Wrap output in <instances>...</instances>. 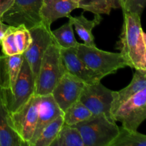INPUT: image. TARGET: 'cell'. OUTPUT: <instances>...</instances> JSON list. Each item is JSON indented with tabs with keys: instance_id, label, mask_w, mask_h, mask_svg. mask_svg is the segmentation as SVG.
I'll use <instances>...</instances> for the list:
<instances>
[{
	"instance_id": "ac0fdd59",
	"label": "cell",
	"mask_w": 146,
	"mask_h": 146,
	"mask_svg": "<svg viewBox=\"0 0 146 146\" xmlns=\"http://www.w3.org/2000/svg\"><path fill=\"white\" fill-rule=\"evenodd\" d=\"M93 19H88L81 14L78 17L69 16L68 19L74 27L78 36L84 41V44L89 46H96L92 34L93 29L101 23L103 19L100 14H94Z\"/></svg>"
},
{
	"instance_id": "3957f363",
	"label": "cell",
	"mask_w": 146,
	"mask_h": 146,
	"mask_svg": "<svg viewBox=\"0 0 146 146\" xmlns=\"http://www.w3.org/2000/svg\"><path fill=\"white\" fill-rule=\"evenodd\" d=\"M73 126L79 131L84 146H111L119 131L115 121L104 114L92 115Z\"/></svg>"
},
{
	"instance_id": "e0dca14e",
	"label": "cell",
	"mask_w": 146,
	"mask_h": 146,
	"mask_svg": "<svg viewBox=\"0 0 146 146\" xmlns=\"http://www.w3.org/2000/svg\"><path fill=\"white\" fill-rule=\"evenodd\" d=\"M0 146H27L13 128L10 113L1 97L0 98Z\"/></svg>"
},
{
	"instance_id": "484cf974",
	"label": "cell",
	"mask_w": 146,
	"mask_h": 146,
	"mask_svg": "<svg viewBox=\"0 0 146 146\" xmlns=\"http://www.w3.org/2000/svg\"><path fill=\"white\" fill-rule=\"evenodd\" d=\"M14 27L10 26L5 35L0 40V46L4 55L13 56L19 54L14 38Z\"/></svg>"
},
{
	"instance_id": "5b68a950",
	"label": "cell",
	"mask_w": 146,
	"mask_h": 146,
	"mask_svg": "<svg viewBox=\"0 0 146 146\" xmlns=\"http://www.w3.org/2000/svg\"><path fill=\"white\" fill-rule=\"evenodd\" d=\"M35 94V77L24 59L19 76L11 90H1V97L9 113L19 109Z\"/></svg>"
},
{
	"instance_id": "7c38bea8",
	"label": "cell",
	"mask_w": 146,
	"mask_h": 146,
	"mask_svg": "<svg viewBox=\"0 0 146 146\" xmlns=\"http://www.w3.org/2000/svg\"><path fill=\"white\" fill-rule=\"evenodd\" d=\"M63 64L66 71L86 84H94L100 82L103 78L91 71L77 55L76 47L60 48Z\"/></svg>"
},
{
	"instance_id": "277c9868",
	"label": "cell",
	"mask_w": 146,
	"mask_h": 146,
	"mask_svg": "<svg viewBox=\"0 0 146 146\" xmlns=\"http://www.w3.org/2000/svg\"><path fill=\"white\" fill-rule=\"evenodd\" d=\"M76 51L77 55L87 67L103 78L128 66L121 53L103 51L96 46H89L84 43H78Z\"/></svg>"
},
{
	"instance_id": "2e32d148",
	"label": "cell",
	"mask_w": 146,
	"mask_h": 146,
	"mask_svg": "<svg viewBox=\"0 0 146 146\" xmlns=\"http://www.w3.org/2000/svg\"><path fill=\"white\" fill-rule=\"evenodd\" d=\"M135 72L130 84L123 89L113 92V99L111 104V113L113 115L123 104L132 98L141 90L146 88V71L135 70ZM114 121V120H113Z\"/></svg>"
},
{
	"instance_id": "52a82bcc",
	"label": "cell",
	"mask_w": 146,
	"mask_h": 146,
	"mask_svg": "<svg viewBox=\"0 0 146 146\" xmlns=\"http://www.w3.org/2000/svg\"><path fill=\"white\" fill-rule=\"evenodd\" d=\"M40 96L34 94L19 109L9 113L13 128L27 146L35 131Z\"/></svg>"
},
{
	"instance_id": "f546056e",
	"label": "cell",
	"mask_w": 146,
	"mask_h": 146,
	"mask_svg": "<svg viewBox=\"0 0 146 146\" xmlns=\"http://www.w3.org/2000/svg\"><path fill=\"white\" fill-rule=\"evenodd\" d=\"M114 1H115V4H116L118 8H122L124 2H125V0H114Z\"/></svg>"
},
{
	"instance_id": "30bf717a",
	"label": "cell",
	"mask_w": 146,
	"mask_h": 146,
	"mask_svg": "<svg viewBox=\"0 0 146 146\" xmlns=\"http://www.w3.org/2000/svg\"><path fill=\"white\" fill-rule=\"evenodd\" d=\"M113 92L114 91L103 85L101 81L90 85L86 84L79 101L92 113L93 115L104 114L113 121L111 113Z\"/></svg>"
},
{
	"instance_id": "603a6c76",
	"label": "cell",
	"mask_w": 146,
	"mask_h": 146,
	"mask_svg": "<svg viewBox=\"0 0 146 146\" xmlns=\"http://www.w3.org/2000/svg\"><path fill=\"white\" fill-rule=\"evenodd\" d=\"M78 9L94 14L109 15L112 9H117L114 0H76Z\"/></svg>"
},
{
	"instance_id": "8992f818",
	"label": "cell",
	"mask_w": 146,
	"mask_h": 146,
	"mask_svg": "<svg viewBox=\"0 0 146 146\" xmlns=\"http://www.w3.org/2000/svg\"><path fill=\"white\" fill-rule=\"evenodd\" d=\"M43 0H14L1 20L12 27L24 25L28 29L43 22L41 9Z\"/></svg>"
},
{
	"instance_id": "4fadbf2b",
	"label": "cell",
	"mask_w": 146,
	"mask_h": 146,
	"mask_svg": "<svg viewBox=\"0 0 146 146\" xmlns=\"http://www.w3.org/2000/svg\"><path fill=\"white\" fill-rule=\"evenodd\" d=\"M64 115V112L58 107L51 94L40 96L38 119L34 135L29 146H33L44 128L58 116Z\"/></svg>"
},
{
	"instance_id": "4316f807",
	"label": "cell",
	"mask_w": 146,
	"mask_h": 146,
	"mask_svg": "<svg viewBox=\"0 0 146 146\" xmlns=\"http://www.w3.org/2000/svg\"><path fill=\"white\" fill-rule=\"evenodd\" d=\"M146 0H125L121 9L123 12L136 14L141 16L145 6Z\"/></svg>"
},
{
	"instance_id": "4dcf8cb0",
	"label": "cell",
	"mask_w": 146,
	"mask_h": 146,
	"mask_svg": "<svg viewBox=\"0 0 146 146\" xmlns=\"http://www.w3.org/2000/svg\"><path fill=\"white\" fill-rule=\"evenodd\" d=\"M0 98H1V89H0Z\"/></svg>"
},
{
	"instance_id": "44dd1931",
	"label": "cell",
	"mask_w": 146,
	"mask_h": 146,
	"mask_svg": "<svg viewBox=\"0 0 146 146\" xmlns=\"http://www.w3.org/2000/svg\"><path fill=\"white\" fill-rule=\"evenodd\" d=\"M111 146H146V135L138 131L119 127L118 135Z\"/></svg>"
},
{
	"instance_id": "8fae6325",
	"label": "cell",
	"mask_w": 146,
	"mask_h": 146,
	"mask_svg": "<svg viewBox=\"0 0 146 146\" xmlns=\"http://www.w3.org/2000/svg\"><path fill=\"white\" fill-rule=\"evenodd\" d=\"M86 84L66 72L53 89L51 96L63 112L79 100Z\"/></svg>"
},
{
	"instance_id": "6da1fadb",
	"label": "cell",
	"mask_w": 146,
	"mask_h": 146,
	"mask_svg": "<svg viewBox=\"0 0 146 146\" xmlns=\"http://www.w3.org/2000/svg\"><path fill=\"white\" fill-rule=\"evenodd\" d=\"M123 13V23L117 48L128 66L135 70L146 71V36L142 28L141 16Z\"/></svg>"
},
{
	"instance_id": "d4e9b609",
	"label": "cell",
	"mask_w": 146,
	"mask_h": 146,
	"mask_svg": "<svg viewBox=\"0 0 146 146\" xmlns=\"http://www.w3.org/2000/svg\"><path fill=\"white\" fill-rule=\"evenodd\" d=\"M14 33L19 54H23L31 42V36L29 30L24 25H20L14 27Z\"/></svg>"
},
{
	"instance_id": "f1b7e54d",
	"label": "cell",
	"mask_w": 146,
	"mask_h": 146,
	"mask_svg": "<svg viewBox=\"0 0 146 146\" xmlns=\"http://www.w3.org/2000/svg\"><path fill=\"white\" fill-rule=\"evenodd\" d=\"M9 27V25L7 24L6 23L3 22V21L0 19V40L4 37V36L5 35L7 31H8Z\"/></svg>"
},
{
	"instance_id": "cb8c5ba5",
	"label": "cell",
	"mask_w": 146,
	"mask_h": 146,
	"mask_svg": "<svg viewBox=\"0 0 146 146\" xmlns=\"http://www.w3.org/2000/svg\"><path fill=\"white\" fill-rule=\"evenodd\" d=\"M64 123L63 115L58 116L48 123L40 133L33 146H51Z\"/></svg>"
},
{
	"instance_id": "7402d4cb",
	"label": "cell",
	"mask_w": 146,
	"mask_h": 146,
	"mask_svg": "<svg viewBox=\"0 0 146 146\" xmlns=\"http://www.w3.org/2000/svg\"><path fill=\"white\" fill-rule=\"evenodd\" d=\"M92 115V113L78 100L64 111L63 118L64 124L74 125L88 119Z\"/></svg>"
},
{
	"instance_id": "5bb4252c",
	"label": "cell",
	"mask_w": 146,
	"mask_h": 146,
	"mask_svg": "<svg viewBox=\"0 0 146 146\" xmlns=\"http://www.w3.org/2000/svg\"><path fill=\"white\" fill-rule=\"evenodd\" d=\"M76 9H78L76 0H43L41 9L42 21L51 26L58 19L68 18Z\"/></svg>"
},
{
	"instance_id": "d6986e66",
	"label": "cell",
	"mask_w": 146,
	"mask_h": 146,
	"mask_svg": "<svg viewBox=\"0 0 146 146\" xmlns=\"http://www.w3.org/2000/svg\"><path fill=\"white\" fill-rule=\"evenodd\" d=\"M51 146H84V143L76 128L64 123Z\"/></svg>"
},
{
	"instance_id": "9a60e30c",
	"label": "cell",
	"mask_w": 146,
	"mask_h": 146,
	"mask_svg": "<svg viewBox=\"0 0 146 146\" xmlns=\"http://www.w3.org/2000/svg\"><path fill=\"white\" fill-rule=\"evenodd\" d=\"M23 61V54L0 56V89L12 88L21 71Z\"/></svg>"
},
{
	"instance_id": "7a4b0ae2",
	"label": "cell",
	"mask_w": 146,
	"mask_h": 146,
	"mask_svg": "<svg viewBox=\"0 0 146 146\" xmlns=\"http://www.w3.org/2000/svg\"><path fill=\"white\" fill-rule=\"evenodd\" d=\"M66 72L60 48L52 43L46 50L35 79V94L39 96L51 94L57 83Z\"/></svg>"
},
{
	"instance_id": "ba28073f",
	"label": "cell",
	"mask_w": 146,
	"mask_h": 146,
	"mask_svg": "<svg viewBox=\"0 0 146 146\" xmlns=\"http://www.w3.org/2000/svg\"><path fill=\"white\" fill-rule=\"evenodd\" d=\"M29 30L31 36V42L23 56L36 79L41 58L47 48L54 43V38L51 26L44 22Z\"/></svg>"
},
{
	"instance_id": "9c48e42d",
	"label": "cell",
	"mask_w": 146,
	"mask_h": 146,
	"mask_svg": "<svg viewBox=\"0 0 146 146\" xmlns=\"http://www.w3.org/2000/svg\"><path fill=\"white\" fill-rule=\"evenodd\" d=\"M146 118V88L141 90L117 109L113 119L131 131L138 128Z\"/></svg>"
},
{
	"instance_id": "83f0119b",
	"label": "cell",
	"mask_w": 146,
	"mask_h": 146,
	"mask_svg": "<svg viewBox=\"0 0 146 146\" xmlns=\"http://www.w3.org/2000/svg\"><path fill=\"white\" fill-rule=\"evenodd\" d=\"M14 0H0V19L4 13L11 7Z\"/></svg>"
},
{
	"instance_id": "ffe728a7",
	"label": "cell",
	"mask_w": 146,
	"mask_h": 146,
	"mask_svg": "<svg viewBox=\"0 0 146 146\" xmlns=\"http://www.w3.org/2000/svg\"><path fill=\"white\" fill-rule=\"evenodd\" d=\"M54 42L60 48H76L78 42L74 36L73 25L71 21H68L59 28L51 31Z\"/></svg>"
}]
</instances>
